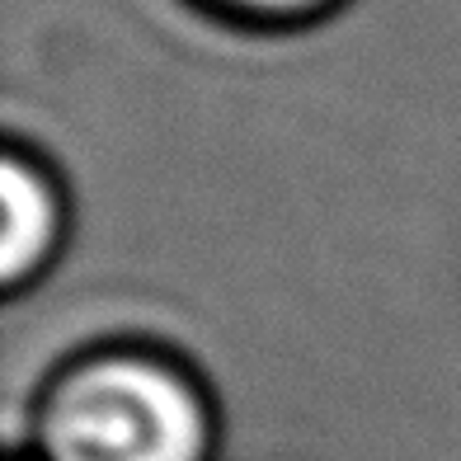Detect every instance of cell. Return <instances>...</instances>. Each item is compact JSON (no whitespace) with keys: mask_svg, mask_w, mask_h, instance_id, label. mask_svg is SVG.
Returning <instances> with one entry per match:
<instances>
[{"mask_svg":"<svg viewBox=\"0 0 461 461\" xmlns=\"http://www.w3.org/2000/svg\"><path fill=\"white\" fill-rule=\"evenodd\" d=\"M217 5L236 14H255V19H302V14L330 10L334 0H217Z\"/></svg>","mask_w":461,"mask_h":461,"instance_id":"3957f363","label":"cell"},{"mask_svg":"<svg viewBox=\"0 0 461 461\" xmlns=\"http://www.w3.org/2000/svg\"><path fill=\"white\" fill-rule=\"evenodd\" d=\"M57 240V198L52 184L33 165L10 151L5 156V283L33 274Z\"/></svg>","mask_w":461,"mask_h":461,"instance_id":"7a4b0ae2","label":"cell"},{"mask_svg":"<svg viewBox=\"0 0 461 461\" xmlns=\"http://www.w3.org/2000/svg\"><path fill=\"white\" fill-rule=\"evenodd\" d=\"M52 461H203L207 414L151 363H99L61 382L43 414Z\"/></svg>","mask_w":461,"mask_h":461,"instance_id":"6da1fadb","label":"cell"}]
</instances>
